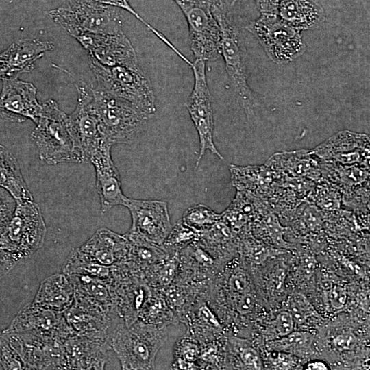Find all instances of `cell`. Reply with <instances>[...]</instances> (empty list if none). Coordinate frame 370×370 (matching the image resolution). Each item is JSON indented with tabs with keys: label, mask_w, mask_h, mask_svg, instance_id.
Returning <instances> with one entry per match:
<instances>
[{
	"label": "cell",
	"mask_w": 370,
	"mask_h": 370,
	"mask_svg": "<svg viewBox=\"0 0 370 370\" xmlns=\"http://www.w3.org/2000/svg\"><path fill=\"white\" fill-rule=\"evenodd\" d=\"M166 338V328L138 319L128 326L119 323L110 334L112 349L122 369H153L156 354Z\"/></svg>",
	"instance_id": "1"
},
{
	"label": "cell",
	"mask_w": 370,
	"mask_h": 370,
	"mask_svg": "<svg viewBox=\"0 0 370 370\" xmlns=\"http://www.w3.org/2000/svg\"><path fill=\"white\" fill-rule=\"evenodd\" d=\"M212 13L221 32V55L236 97L247 116H251L254 98L247 82L241 33L225 0H211Z\"/></svg>",
	"instance_id": "2"
},
{
	"label": "cell",
	"mask_w": 370,
	"mask_h": 370,
	"mask_svg": "<svg viewBox=\"0 0 370 370\" xmlns=\"http://www.w3.org/2000/svg\"><path fill=\"white\" fill-rule=\"evenodd\" d=\"M49 16L72 37L81 33L123 32V16L119 8L94 0H67L51 10Z\"/></svg>",
	"instance_id": "3"
},
{
	"label": "cell",
	"mask_w": 370,
	"mask_h": 370,
	"mask_svg": "<svg viewBox=\"0 0 370 370\" xmlns=\"http://www.w3.org/2000/svg\"><path fill=\"white\" fill-rule=\"evenodd\" d=\"M101 133L111 146L130 144L151 116L130 102L97 87L90 88Z\"/></svg>",
	"instance_id": "4"
},
{
	"label": "cell",
	"mask_w": 370,
	"mask_h": 370,
	"mask_svg": "<svg viewBox=\"0 0 370 370\" xmlns=\"http://www.w3.org/2000/svg\"><path fill=\"white\" fill-rule=\"evenodd\" d=\"M31 138L40 160L47 164L77 162L68 115L53 99L41 103V110Z\"/></svg>",
	"instance_id": "5"
},
{
	"label": "cell",
	"mask_w": 370,
	"mask_h": 370,
	"mask_svg": "<svg viewBox=\"0 0 370 370\" xmlns=\"http://www.w3.org/2000/svg\"><path fill=\"white\" fill-rule=\"evenodd\" d=\"M90 59L97 88L126 100L151 116L155 114L156 97L152 85L141 69L106 66Z\"/></svg>",
	"instance_id": "6"
},
{
	"label": "cell",
	"mask_w": 370,
	"mask_h": 370,
	"mask_svg": "<svg viewBox=\"0 0 370 370\" xmlns=\"http://www.w3.org/2000/svg\"><path fill=\"white\" fill-rule=\"evenodd\" d=\"M46 233L38 204L34 199L16 200L13 216L0 236V249L20 260L26 258L42 247Z\"/></svg>",
	"instance_id": "7"
},
{
	"label": "cell",
	"mask_w": 370,
	"mask_h": 370,
	"mask_svg": "<svg viewBox=\"0 0 370 370\" xmlns=\"http://www.w3.org/2000/svg\"><path fill=\"white\" fill-rule=\"evenodd\" d=\"M246 28L257 38L269 58L277 64L292 62L306 50L301 31L287 24L278 14L261 13Z\"/></svg>",
	"instance_id": "8"
},
{
	"label": "cell",
	"mask_w": 370,
	"mask_h": 370,
	"mask_svg": "<svg viewBox=\"0 0 370 370\" xmlns=\"http://www.w3.org/2000/svg\"><path fill=\"white\" fill-rule=\"evenodd\" d=\"M188 25L190 49L195 58L216 60L221 55V32L211 0H173Z\"/></svg>",
	"instance_id": "9"
},
{
	"label": "cell",
	"mask_w": 370,
	"mask_h": 370,
	"mask_svg": "<svg viewBox=\"0 0 370 370\" xmlns=\"http://www.w3.org/2000/svg\"><path fill=\"white\" fill-rule=\"evenodd\" d=\"M77 88V103L68 121L77 163H82L90 162L92 156L108 143L101 133L90 87L82 83Z\"/></svg>",
	"instance_id": "10"
},
{
	"label": "cell",
	"mask_w": 370,
	"mask_h": 370,
	"mask_svg": "<svg viewBox=\"0 0 370 370\" xmlns=\"http://www.w3.org/2000/svg\"><path fill=\"white\" fill-rule=\"evenodd\" d=\"M206 61L196 58L189 65L193 71L194 86L186 106L199 138V153L196 161L197 167L207 150L223 159L213 140V110L211 95L206 75Z\"/></svg>",
	"instance_id": "11"
},
{
	"label": "cell",
	"mask_w": 370,
	"mask_h": 370,
	"mask_svg": "<svg viewBox=\"0 0 370 370\" xmlns=\"http://www.w3.org/2000/svg\"><path fill=\"white\" fill-rule=\"evenodd\" d=\"M132 225L125 236L133 243L162 245L172 225L167 203L160 200L127 199Z\"/></svg>",
	"instance_id": "12"
},
{
	"label": "cell",
	"mask_w": 370,
	"mask_h": 370,
	"mask_svg": "<svg viewBox=\"0 0 370 370\" xmlns=\"http://www.w3.org/2000/svg\"><path fill=\"white\" fill-rule=\"evenodd\" d=\"M27 369H69L63 341L28 332L3 333Z\"/></svg>",
	"instance_id": "13"
},
{
	"label": "cell",
	"mask_w": 370,
	"mask_h": 370,
	"mask_svg": "<svg viewBox=\"0 0 370 370\" xmlns=\"http://www.w3.org/2000/svg\"><path fill=\"white\" fill-rule=\"evenodd\" d=\"M92 58L106 66L140 69L136 51L124 32L116 34L81 33L73 36Z\"/></svg>",
	"instance_id": "14"
},
{
	"label": "cell",
	"mask_w": 370,
	"mask_h": 370,
	"mask_svg": "<svg viewBox=\"0 0 370 370\" xmlns=\"http://www.w3.org/2000/svg\"><path fill=\"white\" fill-rule=\"evenodd\" d=\"M69 369H103L112 349L110 334L73 332L63 342Z\"/></svg>",
	"instance_id": "15"
},
{
	"label": "cell",
	"mask_w": 370,
	"mask_h": 370,
	"mask_svg": "<svg viewBox=\"0 0 370 370\" xmlns=\"http://www.w3.org/2000/svg\"><path fill=\"white\" fill-rule=\"evenodd\" d=\"M28 332L64 341L74 332L64 313L42 308L33 302L25 306L3 333Z\"/></svg>",
	"instance_id": "16"
},
{
	"label": "cell",
	"mask_w": 370,
	"mask_h": 370,
	"mask_svg": "<svg viewBox=\"0 0 370 370\" xmlns=\"http://www.w3.org/2000/svg\"><path fill=\"white\" fill-rule=\"evenodd\" d=\"M324 162L369 166V136L342 130L312 149Z\"/></svg>",
	"instance_id": "17"
},
{
	"label": "cell",
	"mask_w": 370,
	"mask_h": 370,
	"mask_svg": "<svg viewBox=\"0 0 370 370\" xmlns=\"http://www.w3.org/2000/svg\"><path fill=\"white\" fill-rule=\"evenodd\" d=\"M0 93V116L4 119L21 123L27 119L36 123L41 110L34 85L18 78L3 79Z\"/></svg>",
	"instance_id": "18"
},
{
	"label": "cell",
	"mask_w": 370,
	"mask_h": 370,
	"mask_svg": "<svg viewBox=\"0 0 370 370\" xmlns=\"http://www.w3.org/2000/svg\"><path fill=\"white\" fill-rule=\"evenodd\" d=\"M54 48L52 42L36 38H23L12 42L0 53V79L18 78L22 73L31 72L35 62Z\"/></svg>",
	"instance_id": "19"
},
{
	"label": "cell",
	"mask_w": 370,
	"mask_h": 370,
	"mask_svg": "<svg viewBox=\"0 0 370 370\" xmlns=\"http://www.w3.org/2000/svg\"><path fill=\"white\" fill-rule=\"evenodd\" d=\"M112 147L104 145L90 160L95 170L97 192L103 213L116 206H124L127 199L122 191L120 175L112 159Z\"/></svg>",
	"instance_id": "20"
},
{
	"label": "cell",
	"mask_w": 370,
	"mask_h": 370,
	"mask_svg": "<svg viewBox=\"0 0 370 370\" xmlns=\"http://www.w3.org/2000/svg\"><path fill=\"white\" fill-rule=\"evenodd\" d=\"M264 164L289 177L314 182L322 178L321 160L312 150L278 152L269 157Z\"/></svg>",
	"instance_id": "21"
},
{
	"label": "cell",
	"mask_w": 370,
	"mask_h": 370,
	"mask_svg": "<svg viewBox=\"0 0 370 370\" xmlns=\"http://www.w3.org/2000/svg\"><path fill=\"white\" fill-rule=\"evenodd\" d=\"M130 247V243L124 234L101 227L79 249L97 262L112 266L126 260Z\"/></svg>",
	"instance_id": "22"
},
{
	"label": "cell",
	"mask_w": 370,
	"mask_h": 370,
	"mask_svg": "<svg viewBox=\"0 0 370 370\" xmlns=\"http://www.w3.org/2000/svg\"><path fill=\"white\" fill-rule=\"evenodd\" d=\"M230 172L232 184L236 190L250 193L265 203L279 178L278 173L265 164L247 166L230 164Z\"/></svg>",
	"instance_id": "23"
},
{
	"label": "cell",
	"mask_w": 370,
	"mask_h": 370,
	"mask_svg": "<svg viewBox=\"0 0 370 370\" xmlns=\"http://www.w3.org/2000/svg\"><path fill=\"white\" fill-rule=\"evenodd\" d=\"M180 323L186 325V332L200 345L215 341V335L223 329L220 320L206 299L205 293L191 305Z\"/></svg>",
	"instance_id": "24"
},
{
	"label": "cell",
	"mask_w": 370,
	"mask_h": 370,
	"mask_svg": "<svg viewBox=\"0 0 370 370\" xmlns=\"http://www.w3.org/2000/svg\"><path fill=\"white\" fill-rule=\"evenodd\" d=\"M180 268L175 280L201 283L211 277L217 265V258L198 241L179 251Z\"/></svg>",
	"instance_id": "25"
},
{
	"label": "cell",
	"mask_w": 370,
	"mask_h": 370,
	"mask_svg": "<svg viewBox=\"0 0 370 370\" xmlns=\"http://www.w3.org/2000/svg\"><path fill=\"white\" fill-rule=\"evenodd\" d=\"M73 299V285L68 276L62 272L43 280L32 302L45 309L64 312L71 306Z\"/></svg>",
	"instance_id": "26"
},
{
	"label": "cell",
	"mask_w": 370,
	"mask_h": 370,
	"mask_svg": "<svg viewBox=\"0 0 370 370\" xmlns=\"http://www.w3.org/2000/svg\"><path fill=\"white\" fill-rule=\"evenodd\" d=\"M267 206L250 193L236 190L229 206L221 214V219L238 235L247 230L256 217Z\"/></svg>",
	"instance_id": "27"
},
{
	"label": "cell",
	"mask_w": 370,
	"mask_h": 370,
	"mask_svg": "<svg viewBox=\"0 0 370 370\" xmlns=\"http://www.w3.org/2000/svg\"><path fill=\"white\" fill-rule=\"evenodd\" d=\"M277 14L299 31L317 28L325 19L323 8L314 0H282Z\"/></svg>",
	"instance_id": "28"
},
{
	"label": "cell",
	"mask_w": 370,
	"mask_h": 370,
	"mask_svg": "<svg viewBox=\"0 0 370 370\" xmlns=\"http://www.w3.org/2000/svg\"><path fill=\"white\" fill-rule=\"evenodd\" d=\"M321 166L322 178L336 186L341 193L369 185V166L343 165L321 160Z\"/></svg>",
	"instance_id": "29"
},
{
	"label": "cell",
	"mask_w": 370,
	"mask_h": 370,
	"mask_svg": "<svg viewBox=\"0 0 370 370\" xmlns=\"http://www.w3.org/2000/svg\"><path fill=\"white\" fill-rule=\"evenodd\" d=\"M0 187L8 190L16 200L34 199L22 175L17 160L1 143Z\"/></svg>",
	"instance_id": "30"
},
{
	"label": "cell",
	"mask_w": 370,
	"mask_h": 370,
	"mask_svg": "<svg viewBox=\"0 0 370 370\" xmlns=\"http://www.w3.org/2000/svg\"><path fill=\"white\" fill-rule=\"evenodd\" d=\"M64 317L75 333L91 334L107 332L111 334L113 322L97 312L75 302L64 312Z\"/></svg>",
	"instance_id": "31"
},
{
	"label": "cell",
	"mask_w": 370,
	"mask_h": 370,
	"mask_svg": "<svg viewBox=\"0 0 370 370\" xmlns=\"http://www.w3.org/2000/svg\"><path fill=\"white\" fill-rule=\"evenodd\" d=\"M138 319L159 328L178 324L179 320L159 288H153L143 306Z\"/></svg>",
	"instance_id": "32"
},
{
	"label": "cell",
	"mask_w": 370,
	"mask_h": 370,
	"mask_svg": "<svg viewBox=\"0 0 370 370\" xmlns=\"http://www.w3.org/2000/svg\"><path fill=\"white\" fill-rule=\"evenodd\" d=\"M62 272L66 275H86L112 281L114 265L101 264L77 247L73 249L68 256Z\"/></svg>",
	"instance_id": "33"
},
{
	"label": "cell",
	"mask_w": 370,
	"mask_h": 370,
	"mask_svg": "<svg viewBox=\"0 0 370 370\" xmlns=\"http://www.w3.org/2000/svg\"><path fill=\"white\" fill-rule=\"evenodd\" d=\"M238 240L235 233L221 219L210 227L200 232L199 243L217 258V254L231 247Z\"/></svg>",
	"instance_id": "34"
},
{
	"label": "cell",
	"mask_w": 370,
	"mask_h": 370,
	"mask_svg": "<svg viewBox=\"0 0 370 370\" xmlns=\"http://www.w3.org/2000/svg\"><path fill=\"white\" fill-rule=\"evenodd\" d=\"M179 268V252H176L145 270L142 278L151 288H162L174 281Z\"/></svg>",
	"instance_id": "35"
},
{
	"label": "cell",
	"mask_w": 370,
	"mask_h": 370,
	"mask_svg": "<svg viewBox=\"0 0 370 370\" xmlns=\"http://www.w3.org/2000/svg\"><path fill=\"white\" fill-rule=\"evenodd\" d=\"M307 201L314 204L322 211L334 212L341 208L342 194L336 186L321 178L315 183Z\"/></svg>",
	"instance_id": "36"
},
{
	"label": "cell",
	"mask_w": 370,
	"mask_h": 370,
	"mask_svg": "<svg viewBox=\"0 0 370 370\" xmlns=\"http://www.w3.org/2000/svg\"><path fill=\"white\" fill-rule=\"evenodd\" d=\"M199 236L200 232L188 226L181 219L171 227L162 247L169 254H173L198 241Z\"/></svg>",
	"instance_id": "37"
},
{
	"label": "cell",
	"mask_w": 370,
	"mask_h": 370,
	"mask_svg": "<svg viewBox=\"0 0 370 370\" xmlns=\"http://www.w3.org/2000/svg\"><path fill=\"white\" fill-rule=\"evenodd\" d=\"M256 217L260 219V227H263L264 232L275 246L288 248L289 244L284 238L287 227L281 224L278 214L269 206Z\"/></svg>",
	"instance_id": "38"
},
{
	"label": "cell",
	"mask_w": 370,
	"mask_h": 370,
	"mask_svg": "<svg viewBox=\"0 0 370 370\" xmlns=\"http://www.w3.org/2000/svg\"><path fill=\"white\" fill-rule=\"evenodd\" d=\"M221 219V214H218L208 206L204 204H197L188 208L183 214L182 221L201 232L215 223Z\"/></svg>",
	"instance_id": "39"
},
{
	"label": "cell",
	"mask_w": 370,
	"mask_h": 370,
	"mask_svg": "<svg viewBox=\"0 0 370 370\" xmlns=\"http://www.w3.org/2000/svg\"><path fill=\"white\" fill-rule=\"evenodd\" d=\"M294 214L298 217L304 227L311 232L319 231L323 225V211L307 200L297 206Z\"/></svg>",
	"instance_id": "40"
},
{
	"label": "cell",
	"mask_w": 370,
	"mask_h": 370,
	"mask_svg": "<svg viewBox=\"0 0 370 370\" xmlns=\"http://www.w3.org/2000/svg\"><path fill=\"white\" fill-rule=\"evenodd\" d=\"M201 353V345L190 334L186 332L175 343L173 358L189 363H197Z\"/></svg>",
	"instance_id": "41"
},
{
	"label": "cell",
	"mask_w": 370,
	"mask_h": 370,
	"mask_svg": "<svg viewBox=\"0 0 370 370\" xmlns=\"http://www.w3.org/2000/svg\"><path fill=\"white\" fill-rule=\"evenodd\" d=\"M0 362L5 369H27L20 354L3 336L0 339Z\"/></svg>",
	"instance_id": "42"
},
{
	"label": "cell",
	"mask_w": 370,
	"mask_h": 370,
	"mask_svg": "<svg viewBox=\"0 0 370 370\" xmlns=\"http://www.w3.org/2000/svg\"><path fill=\"white\" fill-rule=\"evenodd\" d=\"M16 205L15 198L8 190L0 187V236L12 219Z\"/></svg>",
	"instance_id": "43"
},
{
	"label": "cell",
	"mask_w": 370,
	"mask_h": 370,
	"mask_svg": "<svg viewBox=\"0 0 370 370\" xmlns=\"http://www.w3.org/2000/svg\"><path fill=\"white\" fill-rule=\"evenodd\" d=\"M227 286L230 293L236 297L250 291L248 276L245 272L240 269L234 270L229 274Z\"/></svg>",
	"instance_id": "44"
},
{
	"label": "cell",
	"mask_w": 370,
	"mask_h": 370,
	"mask_svg": "<svg viewBox=\"0 0 370 370\" xmlns=\"http://www.w3.org/2000/svg\"><path fill=\"white\" fill-rule=\"evenodd\" d=\"M236 353L239 360L245 367L251 369H262L263 364L258 352L252 347L244 345L238 341Z\"/></svg>",
	"instance_id": "45"
},
{
	"label": "cell",
	"mask_w": 370,
	"mask_h": 370,
	"mask_svg": "<svg viewBox=\"0 0 370 370\" xmlns=\"http://www.w3.org/2000/svg\"><path fill=\"white\" fill-rule=\"evenodd\" d=\"M289 309L295 322L299 324L304 323L312 312V307L308 301L302 295L297 294L290 301Z\"/></svg>",
	"instance_id": "46"
},
{
	"label": "cell",
	"mask_w": 370,
	"mask_h": 370,
	"mask_svg": "<svg viewBox=\"0 0 370 370\" xmlns=\"http://www.w3.org/2000/svg\"><path fill=\"white\" fill-rule=\"evenodd\" d=\"M295 321L289 311H282L274 320L277 333L281 336H285L293 331Z\"/></svg>",
	"instance_id": "47"
},
{
	"label": "cell",
	"mask_w": 370,
	"mask_h": 370,
	"mask_svg": "<svg viewBox=\"0 0 370 370\" xmlns=\"http://www.w3.org/2000/svg\"><path fill=\"white\" fill-rule=\"evenodd\" d=\"M255 297L251 291L236 297L235 310L241 316L250 313L255 306Z\"/></svg>",
	"instance_id": "48"
},
{
	"label": "cell",
	"mask_w": 370,
	"mask_h": 370,
	"mask_svg": "<svg viewBox=\"0 0 370 370\" xmlns=\"http://www.w3.org/2000/svg\"><path fill=\"white\" fill-rule=\"evenodd\" d=\"M283 337L282 344L285 345L286 347H291L295 349L306 346L310 339L306 333L293 331Z\"/></svg>",
	"instance_id": "49"
},
{
	"label": "cell",
	"mask_w": 370,
	"mask_h": 370,
	"mask_svg": "<svg viewBox=\"0 0 370 370\" xmlns=\"http://www.w3.org/2000/svg\"><path fill=\"white\" fill-rule=\"evenodd\" d=\"M357 340L351 332H346L336 336L333 340L334 347L340 351H349L354 348Z\"/></svg>",
	"instance_id": "50"
},
{
	"label": "cell",
	"mask_w": 370,
	"mask_h": 370,
	"mask_svg": "<svg viewBox=\"0 0 370 370\" xmlns=\"http://www.w3.org/2000/svg\"><path fill=\"white\" fill-rule=\"evenodd\" d=\"M328 297L331 306L335 309H340L345 305L347 294L343 287L335 285L330 289Z\"/></svg>",
	"instance_id": "51"
},
{
	"label": "cell",
	"mask_w": 370,
	"mask_h": 370,
	"mask_svg": "<svg viewBox=\"0 0 370 370\" xmlns=\"http://www.w3.org/2000/svg\"><path fill=\"white\" fill-rule=\"evenodd\" d=\"M95 1L104 3L106 5H112L118 8H122L130 14L134 15L137 19L140 21L144 23L152 32H153L156 29L153 28L151 25L146 22L130 5L127 0H94Z\"/></svg>",
	"instance_id": "52"
},
{
	"label": "cell",
	"mask_w": 370,
	"mask_h": 370,
	"mask_svg": "<svg viewBox=\"0 0 370 370\" xmlns=\"http://www.w3.org/2000/svg\"><path fill=\"white\" fill-rule=\"evenodd\" d=\"M20 260L12 253L0 249V278L8 273Z\"/></svg>",
	"instance_id": "53"
},
{
	"label": "cell",
	"mask_w": 370,
	"mask_h": 370,
	"mask_svg": "<svg viewBox=\"0 0 370 370\" xmlns=\"http://www.w3.org/2000/svg\"><path fill=\"white\" fill-rule=\"evenodd\" d=\"M306 370H328L330 367L323 360H314L308 362L304 366Z\"/></svg>",
	"instance_id": "54"
},
{
	"label": "cell",
	"mask_w": 370,
	"mask_h": 370,
	"mask_svg": "<svg viewBox=\"0 0 370 370\" xmlns=\"http://www.w3.org/2000/svg\"><path fill=\"white\" fill-rule=\"evenodd\" d=\"M277 361L283 369H289L295 364L293 358L291 356L284 353H280L278 355Z\"/></svg>",
	"instance_id": "55"
},
{
	"label": "cell",
	"mask_w": 370,
	"mask_h": 370,
	"mask_svg": "<svg viewBox=\"0 0 370 370\" xmlns=\"http://www.w3.org/2000/svg\"><path fill=\"white\" fill-rule=\"evenodd\" d=\"M304 268L306 272L308 273H312V270L315 267V261L312 256H306L303 260Z\"/></svg>",
	"instance_id": "56"
},
{
	"label": "cell",
	"mask_w": 370,
	"mask_h": 370,
	"mask_svg": "<svg viewBox=\"0 0 370 370\" xmlns=\"http://www.w3.org/2000/svg\"><path fill=\"white\" fill-rule=\"evenodd\" d=\"M237 0H232V5H233Z\"/></svg>",
	"instance_id": "57"
}]
</instances>
